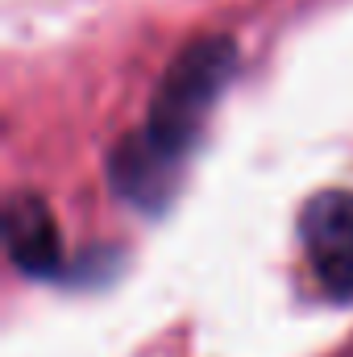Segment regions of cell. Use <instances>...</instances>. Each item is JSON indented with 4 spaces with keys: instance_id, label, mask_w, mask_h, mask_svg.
Returning <instances> with one entry per match:
<instances>
[{
    "instance_id": "3957f363",
    "label": "cell",
    "mask_w": 353,
    "mask_h": 357,
    "mask_svg": "<svg viewBox=\"0 0 353 357\" xmlns=\"http://www.w3.org/2000/svg\"><path fill=\"white\" fill-rule=\"evenodd\" d=\"M8 250L17 258L21 270H33V274H46L59 258V233H54V220L46 212L42 199L33 195H17L8 204Z\"/></svg>"
},
{
    "instance_id": "7a4b0ae2",
    "label": "cell",
    "mask_w": 353,
    "mask_h": 357,
    "mask_svg": "<svg viewBox=\"0 0 353 357\" xmlns=\"http://www.w3.org/2000/svg\"><path fill=\"white\" fill-rule=\"evenodd\" d=\"M308 266L337 299L353 295V191H320L299 220Z\"/></svg>"
},
{
    "instance_id": "6da1fadb",
    "label": "cell",
    "mask_w": 353,
    "mask_h": 357,
    "mask_svg": "<svg viewBox=\"0 0 353 357\" xmlns=\"http://www.w3.org/2000/svg\"><path fill=\"white\" fill-rule=\"evenodd\" d=\"M233 63L237 50L229 38H200L171 63L142 133L129 137L112 158V183L129 199L150 204L167 195L171 171L183 167V154L191 150L208 108L216 104L225 79L233 75Z\"/></svg>"
}]
</instances>
